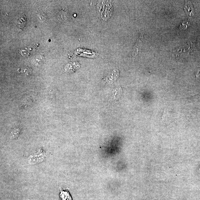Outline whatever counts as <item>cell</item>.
Wrapping results in <instances>:
<instances>
[{
  "mask_svg": "<svg viewBox=\"0 0 200 200\" xmlns=\"http://www.w3.org/2000/svg\"><path fill=\"white\" fill-rule=\"evenodd\" d=\"M46 156L45 152L42 149H40L29 157L27 160L28 163L29 165H35L40 163L44 161Z\"/></svg>",
  "mask_w": 200,
  "mask_h": 200,
  "instance_id": "6da1fadb",
  "label": "cell"
},
{
  "mask_svg": "<svg viewBox=\"0 0 200 200\" xmlns=\"http://www.w3.org/2000/svg\"><path fill=\"white\" fill-rule=\"evenodd\" d=\"M119 74V73L117 70H113L110 72L105 79V82L109 83H112L118 78Z\"/></svg>",
  "mask_w": 200,
  "mask_h": 200,
  "instance_id": "7a4b0ae2",
  "label": "cell"
},
{
  "mask_svg": "<svg viewBox=\"0 0 200 200\" xmlns=\"http://www.w3.org/2000/svg\"><path fill=\"white\" fill-rule=\"evenodd\" d=\"M143 39V34L142 33L140 35L139 38L137 40V42L133 48L132 55L133 57H135L138 54L139 50L141 49L142 45V41Z\"/></svg>",
  "mask_w": 200,
  "mask_h": 200,
  "instance_id": "3957f363",
  "label": "cell"
},
{
  "mask_svg": "<svg viewBox=\"0 0 200 200\" xmlns=\"http://www.w3.org/2000/svg\"><path fill=\"white\" fill-rule=\"evenodd\" d=\"M27 19L26 16L22 15L19 18L17 23V29L19 32H21L24 28L26 26Z\"/></svg>",
  "mask_w": 200,
  "mask_h": 200,
  "instance_id": "277c9868",
  "label": "cell"
},
{
  "mask_svg": "<svg viewBox=\"0 0 200 200\" xmlns=\"http://www.w3.org/2000/svg\"><path fill=\"white\" fill-rule=\"evenodd\" d=\"M80 65L78 62L70 63L67 65L65 67V70L67 72H74L77 69L79 68Z\"/></svg>",
  "mask_w": 200,
  "mask_h": 200,
  "instance_id": "5b68a950",
  "label": "cell"
},
{
  "mask_svg": "<svg viewBox=\"0 0 200 200\" xmlns=\"http://www.w3.org/2000/svg\"><path fill=\"white\" fill-rule=\"evenodd\" d=\"M21 129L19 127L14 128L10 133V138L12 139H15L18 138L21 133Z\"/></svg>",
  "mask_w": 200,
  "mask_h": 200,
  "instance_id": "8992f818",
  "label": "cell"
},
{
  "mask_svg": "<svg viewBox=\"0 0 200 200\" xmlns=\"http://www.w3.org/2000/svg\"><path fill=\"white\" fill-rule=\"evenodd\" d=\"M60 197L62 198V200H72L71 197L68 192H61Z\"/></svg>",
  "mask_w": 200,
  "mask_h": 200,
  "instance_id": "52a82bcc",
  "label": "cell"
},
{
  "mask_svg": "<svg viewBox=\"0 0 200 200\" xmlns=\"http://www.w3.org/2000/svg\"><path fill=\"white\" fill-rule=\"evenodd\" d=\"M169 118V113L168 111V109L167 108H165L164 110L163 114L162 121L163 122H166L167 121H168Z\"/></svg>",
  "mask_w": 200,
  "mask_h": 200,
  "instance_id": "ba28073f",
  "label": "cell"
}]
</instances>
